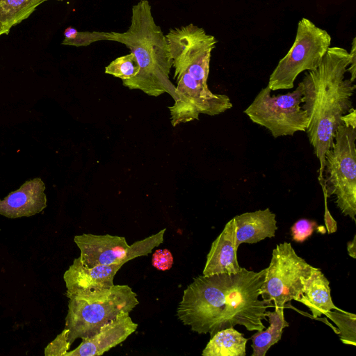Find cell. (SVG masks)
Instances as JSON below:
<instances>
[{
  "label": "cell",
  "mask_w": 356,
  "mask_h": 356,
  "mask_svg": "<svg viewBox=\"0 0 356 356\" xmlns=\"http://www.w3.org/2000/svg\"><path fill=\"white\" fill-rule=\"evenodd\" d=\"M266 268H245L236 273L200 275L184 289L177 316L198 334H210L239 325L248 331L266 328V312L271 307L260 300Z\"/></svg>",
  "instance_id": "cell-1"
},
{
  "label": "cell",
  "mask_w": 356,
  "mask_h": 356,
  "mask_svg": "<svg viewBox=\"0 0 356 356\" xmlns=\"http://www.w3.org/2000/svg\"><path fill=\"white\" fill-rule=\"evenodd\" d=\"M349 52L339 47H329L318 67L305 74L302 108L309 117L306 132L319 161L318 179L323 180L325 155L335 132L343 124L341 117L353 108L351 98L356 86L345 74Z\"/></svg>",
  "instance_id": "cell-2"
},
{
  "label": "cell",
  "mask_w": 356,
  "mask_h": 356,
  "mask_svg": "<svg viewBox=\"0 0 356 356\" xmlns=\"http://www.w3.org/2000/svg\"><path fill=\"white\" fill-rule=\"evenodd\" d=\"M107 40L124 44L138 62V73L123 80L124 86L152 97L168 93L175 100L176 86L170 80L172 60L168 41L154 21L149 1L140 0L135 4L128 29L122 33L108 32Z\"/></svg>",
  "instance_id": "cell-3"
},
{
  "label": "cell",
  "mask_w": 356,
  "mask_h": 356,
  "mask_svg": "<svg viewBox=\"0 0 356 356\" xmlns=\"http://www.w3.org/2000/svg\"><path fill=\"white\" fill-rule=\"evenodd\" d=\"M67 298L65 328L71 344L95 334L121 312H130L139 304L137 294L125 284L81 291Z\"/></svg>",
  "instance_id": "cell-4"
},
{
  "label": "cell",
  "mask_w": 356,
  "mask_h": 356,
  "mask_svg": "<svg viewBox=\"0 0 356 356\" xmlns=\"http://www.w3.org/2000/svg\"><path fill=\"white\" fill-rule=\"evenodd\" d=\"M356 129L338 127L331 147L325 155L321 185L327 198L336 196V204L344 216L356 221Z\"/></svg>",
  "instance_id": "cell-5"
},
{
  "label": "cell",
  "mask_w": 356,
  "mask_h": 356,
  "mask_svg": "<svg viewBox=\"0 0 356 356\" xmlns=\"http://www.w3.org/2000/svg\"><path fill=\"white\" fill-rule=\"evenodd\" d=\"M330 44L331 36L325 30L302 18L292 47L271 73L267 86L271 90L293 88L301 72L318 67Z\"/></svg>",
  "instance_id": "cell-6"
},
{
  "label": "cell",
  "mask_w": 356,
  "mask_h": 356,
  "mask_svg": "<svg viewBox=\"0 0 356 356\" xmlns=\"http://www.w3.org/2000/svg\"><path fill=\"white\" fill-rule=\"evenodd\" d=\"M271 91L268 86L262 88L244 111L245 114L253 122L267 129L274 138L306 131L309 117L301 106L302 83L284 95H271Z\"/></svg>",
  "instance_id": "cell-7"
},
{
  "label": "cell",
  "mask_w": 356,
  "mask_h": 356,
  "mask_svg": "<svg viewBox=\"0 0 356 356\" xmlns=\"http://www.w3.org/2000/svg\"><path fill=\"white\" fill-rule=\"evenodd\" d=\"M314 268L296 254L290 243L277 244L260 289L262 300L280 308L293 300L297 301L302 292L301 279L309 277Z\"/></svg>",
  "instance_id": "cell-8"
},
{
  "label": "cell",
  "mask_w": 356,
  "mask_h": 356,
  "mask_svg": "<svg viewBox=\"0 0 356 356\" xmlns=\"http://www.w3.org/2000/svg\"><path fill=\"white\" fill-rule=\"evenodd\" d=\"M176 99L169 107L173 127L199 119L200 114L216 115L232 107L226 95L214 94L205 85L183 70L174 73Z\"/></svg>",
  "instance_id": "cell-9"
},
{
  "label": "cell",
  "mask_w": 356,
  "mask_h": 356,
  "mask_svg": "<svg viewBox=\"0 0 356 356\" xmlns=\"http://www.w3.org/2000/svg\"><path fill=\"white\" fill-rule=\"evenodd\" d=\"M74 243L80 250V259L88 267L98 265L122 264L129 261V248L123 236L111 234H82Z\"/></svg>",
  "instance_id": "cell-10"
},
{
  "label": "cell",
  "mask_w": 356,
  "mask_h": 356,
  "mask_svg": "<svg viewBox=\"0 0 356 356\" xmlns=\"http://www.w3.org/2000/svg\"><path fill=\"white\" fill-rule=\"evenodd\" d=\"M138 328L129 316L122 312L115 319L103 325L95 334L82 339L79 346L65 356H98L125 341Z\"/></svg>",
  "instance_id": "cell-11"
},
{
  "label": "cell",
  "mask_w": 356,
  "mask_h": 356,
  "mask_svg": "<svg viewBox=\"0 0 356 356\" xmlns=\"http://www.w3.org/2000/svg\"><path fill=\"white\" fill-rule=\"evenodd\" d=\"M122 266L118 264L88 267L83 264L79 257L74 259L63 275L67 297L81 291L112 286L115 275Z\"/></svg>",
  "instance_id": "cell-12"
},
{
  "label": "cell",
  "mask_w": 356,
  "mask_h": 356,
  "mask_svg": "<svg viewBox=\"0 0 356 356\" xmlns=\"http://www.w3.org/2000/svg\"><path fill=\"white\" fill-rule=\"evenodd\" d=\"M45 186L40 178L25 181L19 189L0 200V214L9 218L31 216L47 207Z\"/></svg>",
  "instance_id": "cell-13"
},
{
  "label": "cell",
  "mask_w": 356,
  "mask_h": 356,
  "mask_svg": "<svg viewBox=\"0 0 356 356\" xmlns=\"http://www.w3.org/2000/svg\"><path fill=\"white\" fill-rule=\"evenodd\" d=\"M236 227L234 218L225 225L222 232L212 243L202 275L236 273L242 267L238 264L235 245Z\"/></svg>",
  "instance_id": "cell-14"
},
{
  "label": "cell",
  "mask_w": 356,
  "mask_h": 356,
  "mask_svg": "<svg viewBox=\"0 0 356 356\" xmlns=\"http://www.w3.org/2000/svg\"><path fill=\"white\" fill-rule=\"evenodd\" d=\"M275 217L268 208L234 217L236 248L238 249L243 243H256L266 238L274 237L277 229Z\"/></svg>",
  "instance_id": "cell-15"
},
{
  "label": "cell",
  "mask_w": 356,
  "mask_h": 356,
  "mask_svg": "<svg viewBox=\"0 0 356 356\" xmlns=\"http://www.w3.org/2000/svg\"><path fill=\"white\" fill-rule=\"evenodd\" d=\"M301 281L302 292L297 301L307 307L313 317H320L332 309L341 310L332 302L330 282L319 268L314 267L309 276Z\"/></svg>",
  "instance_id": "cell-16"
},
{
  "label": "cell",
  "mask_w": 356,
  "mask_h": 356,
  "mask_svg": "<svg viewBox=\"0 0 356 356\" xmlns=\"http://www.w3.org/2000/svg\"><path fill=\"white\" fill-rule=\"evenodd\" d=\"M248 339L234 327L215 333L204 350L203 356H245Z\"/></svg>",
  "instance_id": "cell-17"
},
{
  "label": "cell",
  "mask_w": 356,
  "mask_h": 356,
  "mask_svg": "<svg viewBox=\"0 0 356 356\" xmlns=\"http://www.w3.org/2000/svg\"><path fill=\"white\" fill-rule=\"evenodd\" d=\"M269 327L266 330H257L251 337L253 352L252 356H265L269 348L282 337L283 329L289 325L284 318V308L275 307L274 312H266Z\"/></svg>",
  "instance_id": "cell-18"
},
{
  "label": "cell",
  "mask_w": 356,
  "mask_h": 356,
  "mask_svg": "<svg viewBox=\"0 0 356 356\" xmlns=\"http://www.w3.org/2000/svg\"><path fill=\"white\" fill-rule=\"evenodd\" d=\"M47 0H0V36L28 18Z\"/></svg>",
  "instance_id": "cell-19"
},
{
  "label": "cell",
  "mask_w": 356,
  "mask_h": 356,
  "mask_svg": "<svg viewBox=\"0 0 356 356\" xmlns=\"http://www.w3.org/2000/svg\"><path fill=\"white\" fill-rule=\"evenodd\" d=\"M337 326L341 341L348 345L356 346V315L343 310L325 314Z\"/></svg>",
  "instance_id": "cell-20"
},
{
  "label": "cell",
  "mask_w": 356,
  "mask_h": 356,
  "mask_svg": "<svg viewBox=\"0 0 356 356\" xmlns=\"http://www.w3.org/2000/svg\"><path fill=\"white\" fill-rule=\"evenodd\" d=\"M139 72V66L133 53L118 57L106 67L105 73L123 80L134 77Z\"/></svg>",
  "instance_id": "cell-21"
},
{
  "label": "cell",
  "mask_w": 356,
  "mask_h": 356,
  "mask_svg": "<svg viewBox=\"0 0 356 356\" xmlns=\"http://www.w3.org/2000/svg\"><path fill=\"white\" fill-rule=\"evenodd\" d=\"M107 33L108 32L103 31H78L76 29L68 26L64 31L62 44L86 47L97 41L107 40Z\"/></svg>",
  "instance_id": "cell-22"
},
{
  "label": "cell",
  "mask_w": 356,
  "mask_h": 356,
  "mask_svg": "<svg viewBox=\"0 0 356 356\" xmlns=\"http://www.w3.org/2000/svg\"><path fill=\"white\" fill-rule=\"evenodd\" d=\"M317 224L315 221L302 218L296 221L291 227L293 241L302 243L313 234Z\"/></svg>",
  "instance_id": "cell-23"
},
{
  "label": "cell",
  "mask_w": 356,
  "mask_h": 356,
  "mask_svg": "<svg viewBox=\"0 0 356 356\" xmlns=\"http://www.w3.org/2000/svg\"><path fill=\"white\" fill-rule=\"evenodd\" d=\"M70 346L71 343L68 340V330L65 328L45 348L44 355L46 356H65Z\"/></svg>",
  "instance_id": "cell-24"
},
{
  "label": "cell",
  "mask_w": 356,
  "mask_h": 356,
  "mask_svg": "<svg viewBox=\"0 0 356 356\" xmlns=\"http://www.w3.org/2000/svg\"><path fill=\"white\" fill-rule=\"evenodd\" d=\"M152 266L160 270L170 269L173 264V257L171 252L168 249L156 250L152 259Z\"/></svg>",
  "instance_id": "cell-25"
},
{
  "label": "cell",
  "mask_w": 356,
  "mask_h": 356,
  "mask_svg": "<svg viewBox=\"0 0 356 356\" xmlns=\"http://www.w3.org/2000/svg\"><path fill=\"white\" fill-rule=\"evenodd\" d=\"M350 56V64L347 68V72L350 74V80L354 83L356 78V38H354L352 41Z\"/></svg>",
  "instance_id": "cell-26"
},
{
  "label": "cell",
  "mask_w": 356,
  "mask_h": 356,
  "mask_svg": "<svg viewBox=\"0 0 356 356\" xmlns=\"http://www.w3.org/2000/svg\"><path fill=\"white\" fill-rule=\"evenodd\" d=\"M343 124L353 129L356 128V111L353 108L351 111L343 115L341 118Z\"/></svg>",
  "instance_id": "cell-27"
},
{
  "label": "cell",
  "mask_w": 356,
  "mask_h": 356,
  "mask_svg": "<svg viewBox=\"0 0 356 356\" xmlns=\"http://www.w3.org/2000/svg\"><path fill=\"white\" fill-rule=\"evenodd\" d=\"M347 250L349 255L353 258H356V235L354 236L353 239L349 241L347 244Z\"/></svg>",
  "instance_id": "cell-28"
},
{
  "label": "cell",
  "mask_w": 356,
  "mask_h": 356,
  "mask_svg": "<svg viewBox=\"0 0 356 356\" xmlns=\"http://www.w3.org/2000/svg\"><path fill=\"white\" fill-rule=\"evenodd\" d=\"M58 1H63V0H58Z\"/></svg>",
  "instance_id": "cell-29"
}]
</instances>
